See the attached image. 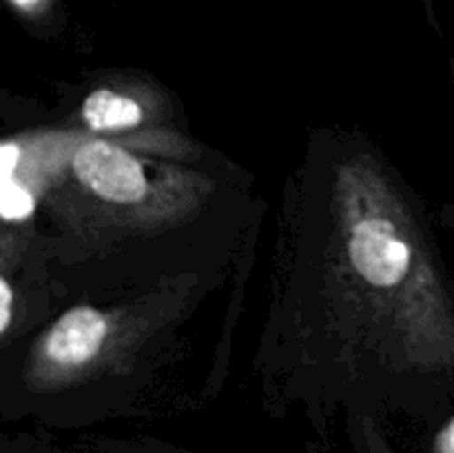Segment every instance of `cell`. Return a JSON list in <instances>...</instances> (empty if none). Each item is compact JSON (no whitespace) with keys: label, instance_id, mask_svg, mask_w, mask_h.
I'll use <instances>...</instances> for the list:
<instances>
[{"label":"cell","instance_id":"obj_1","mask_svg":"<svg viewBox=\"0 0 454 453\" xmlns=\"http://www.w3.org/2000/svg\"><path fill=\"white\" fill-rule=\"evenodd\" d=\"M74 171L87 189L111 203H136L145 195L146 178L140 163L120 147L93 140L80 147Z\"/></svg>","mask_w":454,"mask_h":453},{"label":"cell","instance_id":"obj_2","mask_svg":"<svg viewBox=\"0 0 454 453\" xmlns=\"http://www.w3.org/2000/svg\"><path fill=\"white\" fill-rule=\"evenodd\" d=\"M348 253L357 274L375 287L397 284L411 265V249L384 220L359 222L350 238Z\"/></svg>","mask_w":454,"mask_h":453},{"label":"cell","instance_id":"obj_3","mask_svg":"<svg viewBox=\"0 0 454 453\" xmlns=\"http://www.w3.org/2000/svg\"><path fill=\"white\" fill-rule=\"evenodd\" d=\"M106 322L96 309L78 306L62 315L47 338L49 358L62 364H82L96 355L105 340Z\"/></svg>","mask_w":454,"mask_h":453},{"label":"cell","instance_id":"obj_4","mask_svg":"<svg viewBox=\"0 0 454 453\" xmlns=\"http://www.w3.org/2000/svg\"><path fill=\"white\" fill-rule=\"evenodd\" d=\"M82 115L93 129H124L140 123L142 109L131 98L118 96L109 89H98L84 100Z\"/></svg>","mask_w":454,"mask_h":453},{"label":"cell","instance_id":"obj_5","mask_svg":"<svg viewBox=\"0 0 454 453\" xmlns=\"http://www.w3.org/2000/svg\"><path fill=\"white\" fill-rule=\"evenodd\" d=\"M34 211V198L18 182L0 180V213L4 220H22Z\"/></svg>","mask_w":454,"mask_h":453},{"label":"cell","instance_id":"obj_6","mask_svg":"<svg viewBox=\"0 0 454 453\" xmlns=\"http://www.w3.org/2000/svg\"><path fill=\"white\" fill-rule=\"evenodd\" d=\"M20 160V149L13 142H4L0 147V180H9Z\"/></svg>","mask_w":454,"mask_h":453},{"label":"cell","instance_id":"obj_7","mask_svg":"<svg viewBox=\"0 0 454 453\" xmlns=\"http://www.w3.org/2000/svg\"><path fill=\"white\" fill-rule=\"evenodd\" d=\"M9 318H12V289L7 280H0V331L9 327Z\"/></svg>","mask_w":454,"mask_h":453},{"label":"cell","instance_id":"obj_8","mask_svg":"<svg viewBox=\"0 0 454 453\" xmlns=\"http://www.w3.org/2000/svg\"><path fill=\"white\" fill-rule=\"evenodd\" d=\"M443 453H454V422L450 429L446 431V438H443Z\"/></svg>","mask_w":454,"mask_h":453},{"label":"cell","instance_id":"obj_9","mask_svg":"<svg viewBox=\"0 0 454 453\" xmlns=\"http://www.w3.org/2000/svg\"><path fill=\"white\" fill-rule=\"evenodd\" d=\"M13 3H16V4H22V7H25V4H34L35 0H13Z\"/></svg>","mask_w":454,"mask_h":453}]
</instances>
